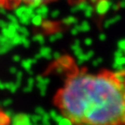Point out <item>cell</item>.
Masks as SVG:
<instances>
[{
  "mask_svg": "<svg viewBox=\"0 0 125 125\" xmlns=\"http://www.w3.org/2000/svg\"><path fill=\"white\" fill-rule=\"evenodd\" d=\"M54 104L72 125H125V70L94 73L75 69Z\"/></svg>",
  "mask_w": 125,
  "mask_h": 125,
  "instance_id": "cell-1",
  "label": "cell"
},
{
  "mask_svg": "<svg viewBox=\"0 0 125 125\" xmlns=\"http://www.w3.org/2000/svg\"><path fill=\"white\" fill-rule=\"evenodd\" d=\"M55 0H0V4L6 7H16L21 5H30V6H36V5L49 4Z\"/></svg>",
  "mask_w": 125,
  "mask_h": 125,
  "instance_id": "cell-2",
  "label": "cell"
},
{
  "mask_svg": "<svg viewBox=\"0 0 125 125\" xmlns=\"http://www.w3.org/2000/svg\"><path fill=\"white\" fill-rule=\"evenodd\" d=\"M11 124L12 125H32V122L31 121L30 116L26 114H15L12 117L11 120Z\"/></svg>",
  "mask_w": 125,
  "mask_h": 125,
  "instance_id": "cell-3",
  "label": "cell"
},
{
  "mask_svg": "<svg viewBox=\"0 0 125 125\" xmlns=\"http://www.w3.org/2000/svg\"><path fill=\"white\" fill-rule=\"evenodd\" d=\"M11 123V118L5 111L0 109V125H9Z\"/></svg>",
  "mask_w": 125,
  "mask_h": 125,
  "instance_id": "cell-4",
  "label": "cell"
},
{
  "mask_svg": "<svg viewBox=\"0 0 125 125\" xmlns=\"http://www.w3.org/2000/svg\"><path fill=\"white\" fill-rule=\"evenodd\" d=\"M63 117V116H62ZM58 125H72V123L71 122V121H69V120H67V119H65L64 117H63L62 119L60 120V121L58 122Z\"/></svg>",
  "mask_w": 125,
  "mask_h": 125,
  "instance_id": "cell-5",
  "label": "cell"
},
{
  "mask_svg": "<svg viewBox=\"0 0 125 125\" xmlns=\"http://www.w3.org/2000/svg\"><path fill=\"white\" fill-rule=\"evenodd\" d=\"M35 112H36V115H39L40 117H43L44 115H45L46 112L42 108V107H37L36 108V110H35Z\"/></svg>",
  "mask_w": 125,
  "mask_h": 125,
  "instance_id": "cell-6",
  "label": "cell"
},
{
  "mask_svg": "<svg viewBox=\"0 0 125 125\" xmlns=\"http://www.w3.org/2000/svg\"><path fill=\"white\" fill-rule=\"evenodd\" d=\"M12 103V100L11 99H6V100H4L3 101V103H2V106L4 107H9V105Z\"/></svg>",
  "mask_w": 125,
  "mask_h": 125,
  "instance_id": "cell-7",
  "label": "cell"
},
{
  "mask_svg": "<svg viewBox=\"0 0 125 125\" xmlns=\"http://www.w3.org/2000/svg\"><path fill=\"white\" fill-rule=\"evenodd\" d=\"M3 89H5V83L0 82V90H3Z\"/></svg>",
  "mask_w": 125,
  "mask_h": 125,
  "instance_id": "cell-8",
  "label": "cell"
}]
</instances>
